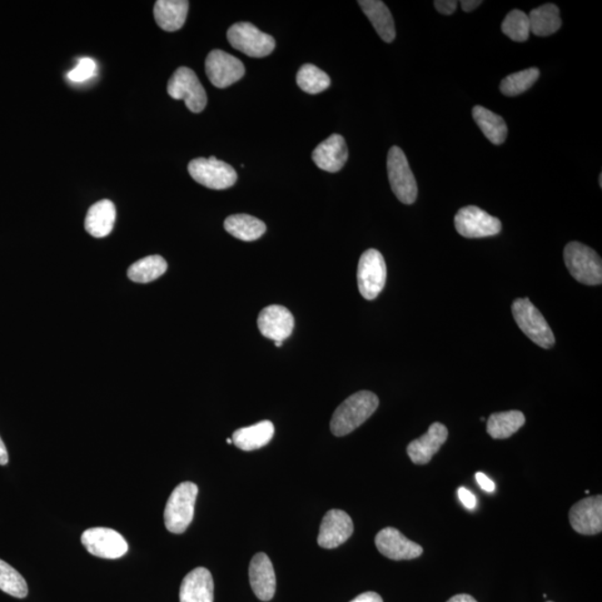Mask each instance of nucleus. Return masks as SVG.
<instances>
[{
    "label": "nucleus",
    "mask_w": 602,
    "mask_h": 602,
    "mask_svg": "<svg viewBox=\"0 0 602 602\" xmlns=\"http://www.w3.org/2000/svg\"><path fill=\"white\" fill-rule=\"evenodd\" d=\"M459 3L456 0H436L434 7L442 15H452L456 11Z\"/></svg>",
    "instance_id": "35"
},
{
    "label": "nucleus",
    "mask_w": 602,
    "mask_h": 602,
    "mask_svg": "<svg viewBox=\"0 0 602 602\" xmlns=\"http://www.w3.org/2000/svg\"><path fill=\"white\" fill-rule=\"evenodd\" d=\"M472 117L487 140L494 143L495 146H501L502 143H505L507 137V127L504 117L481 106L474 108Z\"/></svg>",
    "instance_id": "26"
},
{
    "label": "nucleus",
    "mask_w": 602,
    "mask_h": 602,
    "mask_svg": "<svg viewBox=\"0 0 602 602\" xmlns=\"http://www.w3.org/2000/svg\"><path fill=\"white\" fill-rule=\"evenodd\" d=\"M352 532L354 524L345 511H328L321 522L318 545L325 549L337 548L351 538Z\"/></svg>",
    "instance_id": "15"
},
{
    "label": "nucleus",
    "mask_w": 602,
    "mask_h": 602,
    "mask_svg": "<svg viewBox=\"0 0 602 602\" xmlns=\"http://www.w3.org/2000/svg\"><path fill=\"white\" fill-rule=\"evenodd\" d=\"M512 313H514L517 326L536 345L545 348V350L555 346L554 332L551 331L548 321L529 298H524V300L517 298L512 303Z\"/></svg>",
    "instance_id": "3"
},
{
    "label": "nucleus",
    "mask_w": 602,
    "mask_h": 602,
    "mask_svg": "<svg viewBox=\"0 0 602 602\" xmlns=\"http://www.w3.org/2000/svg\"><path fill=\"white\" fill-rule=\"evenodd\" d=\"M258 327L266 338L282 342L291 335L295 320L286 307L272 305L263 308L259 313Z\"/></svg>",
    "instance_id": "16"
},
{
    "label": "nucleus",
    "mask_w": 602,
    "mask_h": 602,
    "mask_svg": "<svg viewBox=\"0 0 602 602\" xmlns=\"http://www.w3.org/2000/svg\"><path fill=\"white\" fill-rule=\"evenodd\" d=\"M347 160V144L340 134H332L312 152V161L316 166L330 173L341 171Z\"/></svg>",
    "instance_id": "19"
},
{
    "label": "nucleus",
    "mask_w": 602,
    "mask_h": 602,
    "mask_svg": "<svg viewBox=\"0 0 602 602\" xmlns=\"http://www.w3.org/2000/svg\"><path fill=\"white\" fill-rule=\"evenodd\" d=\"M97 63L94 59L84 57L79 59L77 67L68 72L67 77L69 81L74 83H82L96 76Z\"/></svg>",
    "instance_id": "34"
},
{
    "label": "nucleus",
    "mask_w": 602,
    "mask_h": 602,
    "mask_svg": "<svg viewBox=\"0 0 602 602\" xmlns=\"http://www.w3.org/2000/svg\"><path fill=\"white\" fill-rule=\"evenodd\" d=\"M9 457H8V452L6 449V445H5V443L2 440V437H0V465H6L8 463Z\"/></svg>",
    "instance_id": "40"
},
{
    "label": "nucleus",
    "mask_w": 602,
    "mask_h": 602,
    "mask_svg": "<svg viewBox=\"0 0 602 602\" xmlns=\"http://www.w3.org/2000/svg\"><path fill=\"white\" fill-rule=\"evenodd\" d=\"M530 31L536 36H550L559 31L562 21L559 8L554 4H546L534 9L529 15Z\"/></svg>",
    "instance_id": "27"
},
{
    "label": "nucleus",
    "mask_w": 602,
    "mask_h": 602,
    "mask_svg": "<svg viewBox=\"0 0 602 602\" xmlns=\"http://www.w3.org/2000/svg\"><path fill=\"white\" fill-rule=\"evenodd\" d=\"M358 4L383 41L386 43L394 41L396 37L395 23L386 5L380 0H360Z\"/></svg>",
    "instance_id": "23"
},
{
    "label": "nucleus",
    "mask_w": 602,
    "mask_h": 602,
    "mask_svg": "<svg viewBox=\"0 0 602 602\" xmlns=\"http://www.w3.org/2000/svg\"><path fill=\"white\" fill-rule=\"evenodd\" d=\"M525 416L520 411L495 413L486 424L487 434L495 440L509 439L525 425Z\"/></svg>",
    "instance_id": "25"
},
{
    "label": "nucleus",
    "mask_w": 602,
    "mask_h": 602,
    "mask_svg": "<svg viewBox=\"0 0 602 602\" xmlns=\"http://www.w3.org/2000/svg\"><path fill=\"white\" fill-rule=\"evenodd\" d=\"M454 225L462 237L469 239L494 237L502 230L499 219L475 206L460 209L454 218Z\"/></svg>",
    "instance_id": "10"
},
{
    "label": "nucleus",
    "mask_w": 602,
    "mask_h": 602,
    "mask_svg": "<svg viewBox=\"0 0 602 602\" xmlns=\"http://www.w3.org/2000/svg\"><path fill=\"white\" fill-rule=\"evenodd\" d=\"M475 479L477 481V484L482 487L486 492H494L495 490V482L489 479L485 474H482V472H477L475 475Z\"/></svg>",
    "instance_id": "37"
},
{
    "label": "nucleus",
    "mask_w": 602,
    "mask_h": 602,
    "mask_svg": "<svg viewBox=\"0 0 602 602\" xmlns=\"http://www.w3.org/2000/svg\"><path fill=\"white\" fill-rule=\"evenodd\" d=\"M569 521L576 532L595 536L602 531V496L595 495L576 502L569 512Z\"/></svg>",
    "instance_id": "14"
},
{
    "label": "nucleus",
    "mask_w": 602,
    "mask_h": 602,
    "mask_svg": "<svg viewBox=\"0 0 602 602\" xmlns=\"http://www.w3.org/2000/svg\"><path fill=\"white\" fill-rule=\"evenodd\" d=\"M548 602H552V601H548Z\"/></svg>",
    "instance_id": "45"
},
{
    "label": "nucleus",
    "mask_w": 602,
    "mask_h": 602,
    "mask_svg": "<svg viewBox=\"0 0 602 602\" xmlns=\"http://www.w3.org/2000/svg\"><path fill=\"white\" fill-rule=\"evenodd\" d=\"M225 229L232 237L242 241H255L267 231L265 223L249 215H233L225 221Z\"/></svg>",
    "instance_id": "28"
},
{
    "label": "nucleus",
    "mask_w": 602,
    "mask_h": 602,
    "mask_svg": "<svg viewBox=\"0 0 602 602\" xmlns=\"http://www.w3.org/2000/svg\"><path fill=\"white\" fill-rule=\"evenodd\" d=\"M187 0H158L154 5V18L166 32H177L183 27L189 12Z\"/></svg>",
    "instance_id": "22"
},
{
    "label": "nucleus",
    "mask_w": 602,
    "mask_h": 602,
    "mask_svg": "<svg viewBox=\"0 0 602 602\" xmlns=\"http://www.w3.org/2000/svg\"><path fill=\"white\" fill-rule=\"evenodd\" d=\"M227 443H228V444H231V443H232V439H228V440H227Z\"/></svg>",
    "instance_id": "44"
},
{
    "label": "nucleus",
    "mask_w": 602,
    "mask_h": 602,
    "mask_svg": "<svg viewBox=\"0 0 602 602\" xmlns=\"http://www.w3.org/2000/svg\"><path fill=\"white\" fill-rule=\"evenodd\" d=\"M297 84L303 92L320 94L331 87V78L315 65H302L297 73Z\"/></svg>",
    "instance_id": "30"
},
{
    "label": "nucleus",
    "mask_w": 602,
    "mask_h": 602,
    "mask_svg": "<svg viewBox=\"0 0 602 602\" xmlns=\"http://www.w3.org/2000/svg\"><path fill=\"white\" fill-rule=\"evenodd\" d=\"M599 183H600V187H602V176H601V174H600V178H599Z\"/></svg>",
    "instance_id": "43"
},
{
    "label": "nucleus",
    "mask_w": 602,
    "mask_h": 602,
    "mask_svg": "<svg viewBox=\"0 0 602 602\" xmlns=\"http://www.w3.org/2000/svg\"><path fill=\"white\" fill-rule=\"evenodd\" d=\"M351 602H384L382 599V597L376 592L372 591H368L364 592V594H362L360 596H357L354 600H352Z\"/></svg>",
    "instance_id": "38"
},
{
    "label": "nucleus",
    "mask_w": 602,
    "mask_h": 602,
    "mask_svg": "<svg viewBox=\"0 0 602 602\" xmlns=\"http://www.w3.org/2000/svg\"><path fill=\"white\" fill-rule=\"evenodd\" d=\"M0 590L19 599L28 595L26 580L16 569L2 559H0Z\"/></svg>",
    "instance_id": "32"
},
{
    "label": "nucleus",
    "mask_w": 602,
    "mask_h": 602,
    "mask_svg": "<svg viewBox=\"0 0 602 602\" xmlns=\"http://www.w3.org/2000/svg\"><path fill=\"white\" fill-rule=\"evenodd\" d=\"M117 219V208L109 200H101L89 208L86 230L94 238H106L112 232Z\"/></svg>",
    "instance_id": "21"
},
{
    "label": "nucleus",
    "mask_w": 602,
    "mask_h": 602,
    "mask_svg": "<svg viewBox=\"0 0 602 602\" xmlns=\"http://www.w3.org/2000/svg\"><path fill=\"white\" fill-rule=\"evenodd\" d=\"M540 71L538 68L531 67L525 71L516 72L506 77L500 84V91L505 97H517L535 86L538 81Z\"/></svg>",
    "instance_id": "31"
},
{
    "label": "nucleus",
    "mask_w": 602,
    "mask_h": 602,
    "mask_svg": "<svg viewBox=\"0 0 602 602\" xmlns=\"http://www.w3.org/2000/svg\"><path fill=\"white\" fill-rule=\"evenodd\" d=\"M375 545L383 556L392 560H412L423 555V548L419 544L407 539L401 531L392 526L378 532Z\"/></svg>",
    "instance_id": "13"
},
{
    "label": "nucleus",
    "mask_w": 602,
    "mask_h": 602,
    "mask_svg": "<svg viewBox=\"0 0 602 602\" xmlns=\"http://www.w3.org/2000/svg\"><path fill=\"white\" fill-rule=\"evenodd\" d=\"M387 270L384 257L376 249H368L358 262L357 282L361 295L374 301L384 290Z\"/></svg>",
    "instance_id": "8"
},
{
    "label": "nucleus",
    "mask_w": 602,
    "mask_h": 602,
    "mask_svg": "<svg viewBox=\"0 0 602 602\" xmlns=\"http://www.w3.org/2000/svg\"><path fill=\"white\" fill-rule=\"evenodd\" d=\"M457 495H459L462 504L464 505L467 509H474L476 499L472 492L465 489V487L461 486L460 489L457 490Z\"/></svg>",
    "instance_id": "36"
},
{
    "label": "nucleus",
    "mask_w": 602,
    "mask_h": 602,
    "mask_svg": "<svg viewBox=\"0 0 602 602\" xmlns=\"http://www.w3.org/2000/svg\"><path fill=\"white\" fill-rule=\"evenodd\" d=\"M447 602H477V601L474 598V597L470 595L462 594V595L453 596L452 598Z\"/></svg>",
    "instance_id": "41"
},
{
    "label": "nucleus",
    "mask_w": 602,
    "mask_h": 602,
    "mask_svg": "<svg viewBox=\"0 0 602 602\" xmlns=\"http://www.w3.org/2000/svg\"><path fill=\"white\" fill-rule=\"evenodd\" d=\"M188 171L194 181L212 190H226L235 186L238 179L235 168L216 157L194 158Z\"/></svg>",
    "instance_id": "5"
},
{
    "label": "nucleus",
    "mask_w": 602,
    "mask_h": 602,
    "mask_svg": "<svg viewBox=\"0 0 602 602\" xmlns=\"http://www.w3.org/2000/svg\"><path fill=\"white\" fill-rule=\"evenodd\" d=\"M275 344H276L277 347H281L282 342H275Z\"/></svg>",
    "instance_id": "42"
},
{
    "label": "nucleus",
    "mask_w": 602,
    "mask_h": 602,
    "mask_svg": "<svg viewBox=\"0 0 602 602\" xmlns=\"http://www.w3.org/2000/svg\"><path fill=\"white\" fill-rule=\"evenodd\" d=\"M215 584L211 572L196 568L184 576L180 588V602H213Z\"/></svg>",
    "instance_id": "20"
},
{
    "label": "nucleus",
    "mask_w": 602,
    "mask_h": 602,
    "mask_svg": "<svg viewBox=\"0 0 602 602\" xmlns=\"http://www.w3.org/2000/svg\"><path fill=\"white\" fill-rule=\"evenodd\" d=\"M275 434V426L270 421H262L255 425L242 427L233 433L232 443L242 451H255L266 446Z\"/></svg>",
    "instance_id": "24"
},
{
    "label": "nucleus",
    "mask_w": 602,
    "mask_h": 602,
    "mask_svg": "<svg viewBox=\"0 0 602 602\" xmlns=\"http://www.w3.org/2000/svg\"><path fill=\"white\" fill-rule=\"evenodd\" d=\"M167 270L168 263L166 259L158 255L148 256L134 262L128 268V276L134 282L148 283L157 281Z\"/></svg>",
    "instance_id": "29"
},
{
    "label": "nucleus",
    "mask_w": 602,
    "mask_h": 602,
    "mask_svg": "<svg viewBox=\"0 0 602 602\" xmlns=\"http://www.w3.org/2000/svg\"><path fill=\"white\" fill-rule=\"evenodd\" d=\"M206 73L212 86L226 88L245 76V66L240 59L220 49H215L206 59Z\"/></svg>",
    "instance_id": "12"
},
{
    "label": "nucleus",
    "mask_w": 602,
    "mask_h": 602,
    "mask_svg": "<svg viewBox=\"0 0 602 602\" xmlns=\"http://www.w3.org/2000/svg\"><path fill=\"white\" fill-rule=\"evenodd\" d=\"M198 492L192 482H183L173 490L164 510V525L171 534L181 535L191 525Z\"/></svg>",
    "instance_id": "2"
},
{
    "label": "nucleus",
    "mask_w": 602,
    "mask_h": 602,
    "mask_svg": "<svg viewBox=\"0 0 602 602\" xmlns=\"http://www.w3.org/2000/svg\"><path fill=\"white\" fill-rule=\"evenodd\" d=\"M380 400L370 391L355 393L342 402L333 413L331 430L333 435L341 437L350 434L374 414Z\"/></svg>",
    "instance_id": "1"
},
{
    "label": "nucleus",
    "mask_w": 602,
    "mask_h": 602,
    "mask_svg": "<svg viewBox=\"0 0 602 602\" xmlns=\"http://www.w3.org/2000/svg\"><path fill=\"white\" fill-rule=\"evenodd\" d=\"M388 179L398 200L413 205L417 198V183L405 153L398 147L391 148L387 157Z\"/></svg>",
    "instance_id": "7"
},
{
    "label": "nucleus",
    "mask_w": 602,
    "mask_h": 602,
    "mask_svg": "<svg viewBox=\"0 0 602 602\" xmlns=\"http://www.w3.org/2000/svg\"><path fill=\"white\" fill-rule=\"evenodd\" d=\"M228 41L233 48L247 56L261 58L273 52L275 38L259 29L251 23H236L229 28Z\"/></svg>",
    "instance_id": "6"
},
{
    "label": "nucleus",
    "mask_w": 602,
    "mask_h": 602,
    "mask_svg": "<svg viewBox=\"0 0 602 602\" xmlns=\"http://www.w3.org/2000/svg\"><path fill=\"white\" fill-rule=\"evenodd\" d=\"M168 93L174 99H183L193 113H201L207 107L206 89L189 67L182 66L174 72L168 83Z\"/></svg>",
    "instance_id": "9"
},
{
    "label": "nucleus",
    "mask_w": 602,
    "mask_h": 602,
    "mask_svg": "<svg viewBox=\"0 0 602 602\" xmlns=\"http://www.w3.org/2000/svg\"><path fill=\"white\" fill-rule=\"evenodd\" d=\"M249 578L258 599L270 601L276 594V574L266 554H257L249 566Z\"/></svg>",
    "instance_id": "18"
},
{
    "label": "nucleus",
    "mask_w": 602,
    "mask_h": 602,
    "mask_svg": "<svg viewBox=\"0 0 602 602\" xmlns=\"http://www.w3.org/2000/svg\"><path fill=\"white\" fill-rule=\"evenodd\" d=\"M481 4V0H463L461 2V7L465 13H471L479 7Z\"/></svg>",
    "instance_id": "39"
},
{
    "label": "nucleus",
    "mask_w": 602,
    "mask_h": 602,
    "mask_svg": "<svg viewBox=\"0 0 602 602\" xmlns=\"http://www.w3.org/2000/svg\"><path fill=\"white\" fill-rule=\"evenodd\" d=\"M81 540L89 554L98 558L118 559L128 550L124 536L108 527H91L83 532Z\"/></svg>",
    "instance_id": "11"
},
{
    "label": "nucleus",
    "mask_w": 602,
    "mask_h": 602,
    "mask_svg": "<svg viewBox=\"0 0 602 602\" xmlns=\"http://www.w3.org/2000/svg\"><path fill=\"white\" fill-rule=\"evenodd\" d=\"M447 437H449V431L446 426L439 422L433 423L424 435L410 443L407 446V454L414 464H427L440 451Z\"/></svg>",
    "instance_id": "17"
},
{
    "label": "nucleus",
    "mask_w": 602,
    "mask_h": 602,
    "mask_svg": "<svg viewBox=\"0 0 602 602\" xmlns=\"http://www.w3.org/2000/svg\"><path fill=\"white\" fill-rule=\"evenodd\" d=\"M501 28L502 32L512 41L524 43L527 41L531 33L529 16L527 14L515 9L506 15Z\"/></svg>",
    "instance_id": "33"
},
{
    "label": "nucleus",
    "mask_w": 602,
    "mask_h": 602,
    "mask_svg": "<svg viewBox=\"0 0 602 602\" xmlns=\"http://www.w3.org/2000/svg\"><path fill=\"white\" fill-rule=\"evenodd\" d=\"M565 262L571 276L584 285H601L602 261L594 249L580 242H570L564 251Z\"/></svg>",
    "instance_id": "4"
}]
</instances>
